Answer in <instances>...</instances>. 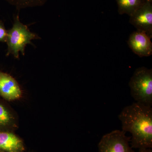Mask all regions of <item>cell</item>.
I'll use <instances>...</instances> for the list:
<instances>
[{
    "instance_id": "obj_9",
    "label": "cell",
    "mask_w": 152,
    "mask_h": 152,
    "mask_svg": "<svg viewBox=\"0 0 152 152\" xmlns=\"http://www.w3.org/2000/svg\"><path fill=\"white\" fill-rule=\"evenodd\" d=\"M18 125V119L15 114L0 102V130L14 131Z\"/></svg>"
},
{
    "instance_id": "obj_4",
    "label": "cell",
    "mask_w": 152,
    "mask_h": 152,
    "mask_svg": "<svg viewBox=\"0 0 152 152\" xmlns=\"http://www.w3.org/2000/svg\"><path fill=\"white\" fill-rule=\"evenodd\" d=\"M124 131L115 130L103 136L98 144L99 152H134Z\"/></svg>"
},
{
    "instance_id": "obj_6",
    "label": "cell",
    "mask_w": 152,
    "mask_h": 152,
    "mask_svg": "<svg viewBox=\"0 0 152 152\" xmlns=\"http://www.w3.org/2000/svg\"><path fill=\"white\" fill-rule=\"evenodd\" d=\"M151 39L145 33L137 30L130 35L128 45L132 51L140 58L148 57L152 54Z\"/></svg>"
},
{
    "instance_id": "obj_8",
    "label": "cell",
    "mask_w": 152,
    "mask_h": 152,
    "mask_svg": "<svg viewBox=\"0 0 152 152\" xmlns=\"http://www.w3.org/2000/svg\"><path fill=\"white\" fill-rule=\"evenodd\" d=\"M23 142L13 131L0 130V152H24Z\"/></svg>"
},
{
    "instance_id": "obj_12",
    "label": "cell",
    "mask_w": 152,
    "mask_h": 152,
    "mask_svg": "<svg viewBox=\"0 0 152 152\" xmlns=\"http://www.w3.org/2000/svg\"><path fill=\"white\" fill-rule=\"evenodd\" d=\"M8 30L6 29L4 22L0 20V42H6L7 38Z\"/></svg>"
},
{
    "instance_id": "obj_2",
    "label": "cell",
    "mask_w": 152,
    "mask_h": 152,
    "mask_svg": "<svg viewBox=\"0 0 152 152\" xmlns=\"http://www.w3.org/2000/svg\"><path fill=\"white\" fill-rule=\"evenodd\" d=\"M41 39L35 33L30 31L27 26L20 21L19 14L14 16V23L11 28L8 30L7 56H12L19 59L20 53L25 55V50L28 45H33L32 41Z\"/></svg>"
},
{
    "instance_id": "obj_3",
    "label": "cell",
    "mask_w": 152,
    "mask_h": 152,
    "mask_svg": "<svg viewBox=\"0 0 152 152\" xmlns=\"http://www.w3.org/2000/svg\"><path fill=\"white\" fill-rule=\"evenodd\" d=\"M129 86L131 94L136 102L152 106V70L141 67L136 69Z\"/></svg>"
},
{
    "instance_id": "obj_11",
    "label": "cell",
    "mask_w": 152,
    "mask_h": 152,
    "mask_svg": "<svg viewBox=\"0 0 152 152\" xmlns=\"http://www.w3.org/2000/svg\"><path fill=\"white\" fill-rule=\"evenodd\" d=\"M18 10L41 7L44 5L49 0H5Z\"/></svg>"
},
{
    "instance_id": "obj_10",
    "label": "cell",
    "mask_w": 152,
    "mask_h": 152,
    "mask_svg": "<svg viewBox=\"0 0 152 152\" xmlns=\"http://www.w3.org/2000/svg\"><path fill=\"white\" fill-rule=\"evenodd\" d=\"M120 15L126 14L130 16L145 3L144 0H115Z\"/></svg>"
},
{
    "instance_id": "obj_7",
    "label": "cell",
    "mask_w": 152,
    "mask_h": 152,
    "mask_svg": "<svg viewBox=\"0 0 152 152\" xmlns=\"http://www.w3.org/2000/svg\"><path fill=\"white\" fill-rule=\"evenodd\" d=\"M23 93L18 81L13 77L0 71V95L7 101L17 100Z\"/></svg>"
},
{
    "instance_id": "obj_14",
    "label": "cell",
    "mask_w": 152,
    "mask_h": 152,
    "mask_svg": "<svg viewBox=\"0 0 152 152\" xmlns=\"http://www.w3.org/2000/svg\"><path fill=\"white\" fill-rule=\"evenodd\" d=\"M145 2H149L152 3V0H144Z\"/></svg>"
},
{
    "instance_id": "obj_13",
    "label": "cell",
    "mask_w": 152,
    "mask_h": 152,
    "mask_svg": "<svg viewBox=\"0 0 152 152\" xmlns=\"http://www.w3.org/2000/svg\"><path fill=\"white\" fill-rule=\"evenodd\" d=\"M139 149V152H152L151 148H140Z\"/></svg>"
},
{
    "instance_id": "obj_5",
    "label": "cell",
    "mask_w": 152,
    "mask_h": 152,
    "mask_svg": "<svg viewBox=\"0 0 152 152\" xmlns=\"http://www.w3.org/2000/svg\"><path fill=\"white\" fill-rule=\"evenodd\" d=\"M129 23L137 31L152 37V3L145 2L130 16Z\"/></svg>"
},
{
    "instance_id": "obj_1",
    "label": "cell",
    "mask_w": 152,
    "mask_h": 152,
    "mask_svg": "<svg viewBox=\"0 0 152 152\" xmlns=\"http://www.w3.org/2000/svg\"><path fill=\"white\" fill-rule=\"evenodd\" d=\"M118 118L122 131L132 134L131 145L134 148H152V108L135 102L123 109Z\"/></svg>"
}]
</instances>
